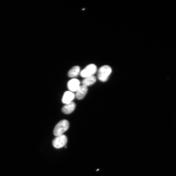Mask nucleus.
I'll list each match as a JSON object with an SVG mask.
<instances>
[{"instance_id":"5","label":"nucleus","mask_w":176,"mask_h":176,"mask_svg":"<svg viewBox=\"0 0 176 176\" xmlns=\"http://www.w3.org/2000/svg\"><path fill=\"white\" fill-rule=\"evenodd\" d=\"M80 81L77 79L73 78L68 83V88L70 91L74 92L77 90L80 86Z\"/></svg>"},{"instance_id":"8","label":"nucleus","mask_w":176,"mask_h":176,"mask_svg":"<svg viewBox=\"0 0 176 176\" xmlns=\"http://www.w3.org/2000/svg\"><path fill=\"white\" fill-rule=\"evenodd\" d=\"M76 104L72 102L70 103L65 104L62 109L63 112L66 114H69L72 113L75 110Z\"/></svg>"},{"instance_id":"3","label":"nucleus","mask_w":176,"mask_h":176,"mask_svg":"<svg viewBox=\"0 0 176 176\" xmlns=\"http://www.w3.org/2000/svg\"><path fill=\"white\" fill-rule=\"evenodd\" d=\"M97 71V67L94 64H90L84 68L80 73L82 78H86L93 76Z\"/></svg>"},{"instance_id":"2","label":"nucleus","mask_w":176,"mask_h":176,"mask_svg":"<svg viewBox=\"0 0 176 176\" xmlns=\"http://www.w3.org/2000/svg\"><path fill=\"white\" fill-rule=\"evenodd\" d=\"M112 69L108 65H104L99 68L98 74V79L101 81L104 82L108 80L111 73Z\"/></svg>"},{"instance_id":"7","label":"nucleus","mask_w":176,"mask_h":176,"mask_svg":"<svg viewBox=\"0 0 176 176\" xmlns=\"http://www.w3.org/2000/svg\"><path fill=\"white\" fill-rule=\"evenodd\" d=\"M75 95L73 92L70 91H67L64 94L62 101L65 104L70 103L73 102L75 98Z\"/></svg>"},{"instance_id":"1","label":"nucleus","mask_w":176,"mask_h":176,"mask_svg":"<svg viewBox=\"0 0 176 176\" xmlns=\"http://www.w3.org/2000/svg\"><path fill=\"white\" fill-rule=\"evenodd\" d=\"M69 127V123L66 120L59 121L53 129V133L56 136L63 135Z\"/></svg>"},{"instance_id":"10","label":"nucleus","mask_w":176,"mask_h":176,"mask_svg":"<svg viewBox=\"0 0 176 176\" xmlns=\"http://www.w3.org/2000/svg\"><path fill=\"white\" fill-rule=\"evenodd\" d=\"M96 81V78L94 75L85 78L82 82V85L87 87L92 85Z\"/></svg>"},{"instance_id":"4","label":"nucleus","mask_w":176,"mask_h":176,"mask_svg":"<svg viewBox=\"0 0 176 176\" xmlns=\"http://www.w3.org/2000/svg\"><path fill=\"white\" fill-rule=\"evenodd\" d=\"M68 141L67 137L65 135L56 136L53 140L52 144L53 147L57 149L62 148L65 146Z\"/></svg>"},{"instance_id":"6","label":"nucleus","mask_w":176,"mask_h":176,"mask_svg":"<svg viewBox=\"0 0 176 176\" xmlns=\"http://www.w3.org/2000/svg\"><path fill=\"white\" fill-rule=\"evenodd\" d=\"M88 91L87 87L82 85L80 86L77 91L75 96L79 100L83 98L86 95Z\"/></svg>"},{"instance_id":"9","label":"nucleus","mask_w":176,"mask_h":176,"mask_svg":"<svg viewBox=\"0 0 176 176\" xmlns=\"http://www.w3.org/2000/svg\"><path fill=\"white\" fill-rule=\"evenodd\" d=\"M80 68L79 66H74L69 71L68 75L70 78H75L77 77L80 74Z\"/></svg>"}]
</instances>
